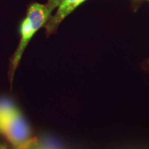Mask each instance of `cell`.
<instances>
[{
  "label": "cell",
  "instance_id": "cell-7",
  "mask_svg": "<svg viewBox=\"0 0 149 149\" xmlns=\"http://www.w3.org/2000/svg\"><path fill=\"white\" fill-rule=\"evenodd\" d=\"M0 149H10L8 145L2 141H0Z\"/></svg>",
  "mask_w": 149,
  "mask_h": 149
},
{
  "label": "cell",
  "instance_id": "cell-3",
  "mask_svg": "<svg viewBox=\"0 0 149 149\" xmlns=\"http://www.w3.org/2000/svg\"><path fill=\"white\" fill-rule=\"evenodd\" d=\"M86 0H61L57 7V10L53 16L50 17L45 24L46 31L48 35L51 34L57 29L61 22L71 13L76 8Z\"/></svg>",
  "mask_w": 149,
  "mask_h": 149
},
{
  "label": "cell",
  "instance_id": "cell-5",
  "mask_svg": "<svg viewBox=\"0 0 149 149\" xmlns=\"http://www.w3.org/2000/svg\"><path fill=\"white\" fill-rule=\"evenodd\" d=\"M15 149H42L40 143L36 137H31L29 140L20 145L19 146L17 147Z\"/></svg>",
  "mask_w": 149,
  "mask_h": 149
},
{
  "label": "cell",
  "instance_id": "cell-6",
  "mask_svg": "<svg viewBox=\"0 0 149 149\" xmlns=\"http://www.w3.org/2000/svg\"><path fill=\"white\" fill-rule=\"evenodd\" d=\"M61 0H48V3H46V6H48L49 12L52 13V12L55 10L56 8L59 6L60 4Z\"/></svg>",
  "mask_w": 149,
  "mask_h": 149
},
{
  "label": "cell",
  "instance_id": "cell-2",
  "mask_svg": "<svg viewBox=\"0 0 149 149\" xmlns=\"http://www.w3.org/2000/svg\"><path fill=\"white\" fill-rule=\"evenodd\" d=\"M0 133L14 148L31 138V129L22 113L10 102L0 104Z\"/></svg>",
  "mask_w": 149,
  "mask_h": 149
},
{
  "label": "cell",
  "instance_id": "cell-4",
  "mask_svg": "<svg viewBox=\"0 0 149 149\" xmlns=\"http://www.w3.org/2000/svg\"><path fill=\"white\" fill-rule=\"evenodd\" d=\"M37 139L42 149H64L57 141L49 137L42 136L41 138H37Z\"/></svg>",
  "mask_w": 149,
  "mask_h": 149
},
{
  "label": "cell",
  "instance_id": "cell-1",
  "mask_svg": "<svg viewBox=\"0 0 149 149\" xmlns=\"http://www.w3.org/2000/svg\"><path fill=\"white\" fill-rule=\"evenodd\" d=\"M51 15L46 4L33 3L29 6L26 15L20 24L19 43L10 59L9 74L11 80L29 42L35 33L46 24Z\"/></svg>",
  "mask_w": 149,
  "mask_h": 149
}]
</instances>
